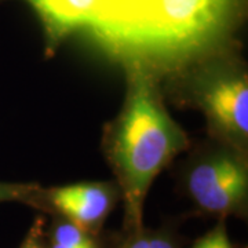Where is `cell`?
Listing matches in <instances>:
<instances>
[{"label":"cell","instance_id":"cell-4","mask_svg":"<svg viewBox=\"0 0 248 248\" xmlns=\"http://www.w3.org/2000/svg\"><path fill=\"white\" fill-rule=\"evenodd\" d=\"M196 207L225 218L244 215L247 210L248 171L240 152L217 153L196 164L186 178Z\"/></svg>","mask_w":248,"mask_h":248},{"label":"cell","instance_id":"cell-11","mask_svg":"<svg viewBox=\"0 0 248 248\" xmlns=\"http://www.w3.org/2000/svg\"><path fill=\"white\" fill-rule=\"evenodd\" d=\"M43 219H37L31 228L21 248H47L43 241Z\"/></svg>","mask_w":248,"mask_h":248},{"label":"cell","instance_id":"cell-6","mask_svg":"<svg viewBox=\"0 0 248 248\" xmlns=\"http://www.w3.org/2000/svg\"><path fill=\"white\" fill-rule=\"evenodd\" d=\"M39 17L53 50L66 36L76 31H87L97 19L107 0H22Z\"/></svg>","mask_w":248,"mask_h":248},{"label":"cell","instance_id":"cell-3","mask_svg":"<svg viewBox=\"0 0 248 248\" xmlns=\"http://www.w3.org/2000/svg\"><path fill=\"white\" fill-rule=\"evenodd\" d=\"M195 95L214 133L241 153L248 140L247 75L233 66L207 69L196 81Z\"/></svg>","mask_w":248,"mask_h":248},{"label":"cell","instance_id":"cell-7","mask_svg":"<svg viewBox=\"0 0 248 248\" xmlns=\"http://www.w3.org/2000/svg\"><path fill=\"white\" fill-rule=\"evenodd\" d=\"M50 241L65 248H98L94 234L66 219L54 223L50 232Z\"/></svg>","mask_w":248,"mask_h":248},{"label":"cell","instance_id":"cell-9","mask_svg":"<svg viewBox=\"0 0 248 248\" xmlns=\"http://www.w3.org/2000/svg\"><path fill=\"white\" fill-rule=\"evenodd\" d=\"M40 187L35 184H7L0 182V203L1 202H22L39 207Z\"/></svg>","mask_w":248,"mask_h":248},{"label":"cell","instance_id":"cell-8","mask_svg":"<svg viewBox=\"0 0 248 248\" xmlns=\"http://www.w3.org/2000/svg\"><path fill=\"white\" fill-rule=\"evenodd\" d=\"M123 248H179L177 240L169 232H149L141 229L131 233Z\"/></svg>","mask_w":248,"mask_h":248},{"label":"cell","instance_id":"cell-5","mask_svg":"<svg viewBox=\"0 0 248 248\" xmlns=\"http://www.w3.org/2000/svg\"><path fill=\"white\" fill-rule=\"evenodd\" d=\"M117 192L110 184L86 182L40 190V204L66 221L95 234L115 207Z\"/></svg>","mask_w":248,"mask_h":248},{"label":"cell","instance_id":"cell-2","mask_svg":"<svg viewBox=\"0 0 248 248\" xmlns=\"http://www.w3.org/2000/svg\"><path fill=\"white\" fill-rule=\"evenodd\" d=\"M127 72V95L109 130L108 152L123 193L125 226L134 233L143 229L152 182L187 146V137L163 105L155 72L140 65H128Z\"/></svg>","mask_w":248,"mask_h":248},{"label":"cell","instance_id":"cell-10","mask_svg":"<svg viewBox=\"0 0 248 248\" xmlns=\"http://www.w3.org/2000/svg\"><path fill=\"white\" fill-rule=\"evenodd\" d=\"M190 248H234L226 231L225 221L221 219L211 231L205 233Z\"/></svg>","mask_w":248,"mask_h":248},{"label":"cell","instance_id":"cell-1","mask_svg":"<svg viewBox=\"0 0 248 248\" xmlns=\"http://www.w3.org/2000/svg\"><path fill=\"white\" fill-rule=\"evenodd\" d=\"M240 0H107L86 32L127 65L172 68L229 33Z\"/></svg>","mask_w":248,"mask_h":248}]
</instances>
